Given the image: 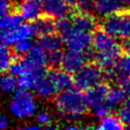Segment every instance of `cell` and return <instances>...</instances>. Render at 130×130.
<instances>
[{"mask_svg": "<svg viewBox=\"0 0 130 130\" xmlns=\"http://www.w3.org/2000/svg\"><path fill=\"white\" fill-rule=\"evenodd\" d=\"M57 111L66 119H76L87 113L88 105L79 89H64L53 98Z\"/></svg>", "mask_w": 130, "mask_h": 130, "instance_id": "obj_1", "label": "cell"}, {"mask_svg": "<svg viewBox=\"0 0 130 130\" xmlns=\"http://www.w3.org/2000/svg\"><path fill=\"white\" fill-rule=\"evenodd\" d=\"M118 44L115 42L113 36L108 34L101 25H99L93 31H92V42L91 47L94 52H103L106 50H109Z\"/></svg>", "mask_w": 130, "mask_h": 130, "instance_id": "obj_13", "label": "cell"}, {"mask_svg": "<svg viewBox=\"0 0 130 130\" xmlns=\"http://www.w3.org/2000/svg\"><path fill=\"white\" fill-rule=\"evenodd\" d=\"M104 70L93 61L84 64L73 75V83L79 90H87L103 81Z\"/></svg>", "mask_w": 130, "mask_h": 130, "instance_id": "obj_5", "label": "cell"}, {"mask_svg": "<svg viewBox=\"0 0 130 130\" xmlns=\"http://www.w3.org/2000/svg\"><path fill=\"white\" fill-rule=\"evenodd\" d=\"M43 9V0H22L18 4V12L22 15L23 19H36Z\"/></svg>", "mask_w": 130, "mask_h": 130, "instance_id": "obj_16", "label": "cell"}, {"mask_svg": "<svg viewBox=\"0 0 130 130\" xmlns=\"http://www.w3.org/2000/svg\"><path fill=\"white\" fill-rule=\"evenodd\" d=\"M91 32L83 31L81 29L73 26L69 31L62 36L63 42L68 48V50L78 51V52H86L91 46L92 35Z\"/></svg>", "mask_w": 130, "mask_h": 130, "instance_id": "obj_6", "label": "cell"}, {"mask_svg": "<svg viewBox=\"0 0 130 130\" xmlns=\"http://www.w3.org/2000/svg\"><path fill=\"white\" fill-rule=\"evenodd\" d=\"M121 86L124 88L125 92H126L128 95H130V77H129L127 80H125V81L121 84Z\"/></svg>", "mask_w": 130, "mask_h": 130, "instance_id": "obj_31", "label": "cell"}, {"mask_svg": "<svg viewBox=\"0 0 130 130\" xmlns=\"http://www.w3.org/2000/svg\"><path fill=\"white\" fill-rule=\"evenodd\" d=\"M36 121H37V123L40 126H46L47 128H50L51 127V125H50L52 123L51 117H50V115L47 112H44V111L39 112L38 115H37V117H36Z\"/></svg>", "mask_w": 130, "mask_h": 130, "instance_id": "obj_30", "label": "cell"}, {"mask_svg": "<svg viewBox=\"0 0 130 130\" xmlns=\"http://www.w3.org/2000/svg\"><path fill=\"white\" fill-rule=\"evenodd\" d=\"M0 127L1 129H6L8 127V123H7V120L4 116L1 117V122H0Z\"/></svg>", "mask_w": 130, "mask_h": 130, "instance_id": "obj_33", "label": "cell"}, {"mask_svg": "<svg viewBox=\"0 0 130 130\" xmlns=\"http://www.w3.org/2000/svg\"><path fill=\"white\" fill-rule=\"evenodd\" d=\"M94 128L105 129V130H118V129L125 128V125L123 124V122L119 116L109 114V115L103 117L100 124L98 126H95Z\"/></svg>", "mask_w": 130, "mask_h": 130, "instance_id": "obj_20", "label": "cell"}, {"mask_svg": "<svg viewBox=\"0 0 130 130\" xmlns=\"http://www.w3.org/2000/svg\"><path fill=\"white\" fill-rule=\"evenodd\" d=\"M31 48H32V44L29 42V40H23V41H20V42H17L16 44H14L13 48L11 50L17 56L23 57L30 51Z\"/></svg>", "mask_w": 130, "mask_h": 130, "instance_id": "obj_28", "label": "cell"}, {"mask_svg": "<svg viewBox=\"0 0 130 130\" xmlns=\"http://www.w3.org/2000/svg\"><path fill=\"white\" fill-rule=\"evenodd\" d=\"M101 27L114 38L126 40L130 38V7L121 8L110 13L101 20Z\"/></svg>", "mask_w": 130, "mask_h": 130, "instance_id": "obj_2", "label": "cell"}, {"mask_svg": "<svg viewBox=\"0 0 130 130\" xmlns=\"http://www.w3.org/2000/svg\"><path fill=\"white\" fill-rule=\"evenodd\" d=\"M118 116L122 120L125 128L130 129V99L125 100L118 110Z\"/></svg>", "mask_w": 130, "mask_h": 130, "instance_id": "obj_25", "label": "cell"}, {"mask_svg": "<svg viewBox=\"0 0 130 130\" xmlns=\"http://www.w3.org/2000/svg\"><path fill=\"white\" fill-rule=\"evenodd\" d=\"M110 88L108 82H100L94 86L85 90V99L91 113L99 118H103L109 115L113 109V106L108 102L107 94Z\"/></svg>", "mask_w": 130, "mask_h": 130, "instance_id": "obj_3", "label": "cell"}, {"mask_svg": "<svg viewBox=\"0 0 130 130\" xmlns=\"http://www.w3.org/2000/svg\"><path fill=\"white\" fill-rule=\"evenodd\" d=\"M26 70L44 68L48 62V55L41 46H32L30 51L21 58Z\"/></svg>", "mask_w": 130, "mask_h": 130, "instance_id": "obj_11", "label": "cell"}, {"mask_svg": "<svg viewBox=\"0 0 130 130\" xmlns=\"http://www.w3.org/2000/svg\"><path fill=\"white\" fill-rule=\"evenodd\" d=\"M49 71L59 91L68 89L72 85L73 77L70 76V73L66 72L65 70L62 71L59 69H49Z\"/></svg>", "mask_w": 130, "mask_h": 130, "instance_id": "obj_19", "label": "cell"}, {"mask_svg": "<svg viewBox=\"0 0 130 130\" xmlns=\"http://www.w3.org/2000/svg\"><path fill=\"white\" fill-rule=\"evenodd\" d=\"M14 59V54L11 49L5 44H2L1 46V70L2 72H5L9 69L12 61Z\"/></svg>", "mask_w": 130, "mask_h": 130, "instance_id": "obj_23", "label": "cell"}, {"mask_svg": "<svg viewBox=\"0 0 130 130\" xmlns=\"http://www.w3.org/2000/svg\"><path fill=\"white\" fill-rule=\"evenodd\" d=\"M70 17L72 19L74 26L83 31L92 32L100 25L95 17L92 15V13H86V12H81V11L72 9Z\"/></svg>", "mask_w": 130, "mask_h": 130, "instance_id": "obj_12", "label": "cell"}, {"mask_svg": "<svg viewBox=\"0 0 130 130\" xmlns=\"http://www.w3.org/2000/svg\"><path fill=\"white\" fill-rule=\"evenodd\" d=\"M16 84H18V81L14 78L13 74L3 72L1 77V88L4 92L13 91L16 87Z\"/></svg>", "mask_w": 130, "mask_h": 130, "instance_id": "obj_24", "label": "cell"}, {"mask_svg": "<svg viewBox=\"0 0 130 130\" xmlns=\"http://www.w3.org/2000/svg\"><path fill=\"white\" fill-rule=\"evenodd\" d=\"M62 43H63L62 37L59 34L57 35L56 32L41 36L38 38V45L41 46L47 52H53V51L61 50Z\"/></svg>", "mask_w": 130, "mask_h": 130, "instance_id": "obj_17", "label": "cell"}, {"mask_svg": "<svg viewBox=\"0 0 130 130\" xmlns=\"http://www.w3.org/2000/svg\"><path fill=\"white\" fill-rule=\"evenodd\" d=\"M125 93L126 92L121 85H110V88L107 94V100L114 107L120 104L124 100Z\"/></svg>", "mask_w": 130, "mask_h": 130, "instance_id": "obj_22", "label": "cell"}, {"mask_svg": "<svg viewBox=\"0 0 130 130\" xmlns=\"http://www.w3.org/2000/svg\"><path fill=\"white\" fill-rule=\"evenodd\" d=\"M40 125H23V126H20L19 129H22V130H36V129H40Z\"/></svg>", "mask_w": 130, "mask_h": 130, "instance_id": "obj_32", "label": "cell"}, {"mask_svg": "<svg viewBox=\"0 0 130 130\" xmlns=\"http://www.w3.org/2000/svg\"><path fill=\"white\" fill-rule=\"evenodd\" d=\"M73 9L86 12V13H92L94 11V1L93 0H78L76 5L73 7Z\"/></svg>", "mask_w": 130, "mask_h": 130, "instance_id": "obj_29", "label": "cell"}, {"mask_svg": "<svg viewBox=\"0 0 130 130\" xmlns=\"http://www.w3.org/2000/svg\"><path fill=\"white\" fill-rule=\"evenodd\" d=\"M35 35L34 27L31 23H24L19 24L16 27L9 28V29H2L1 31V42L7 46L14 45L17 42L23 40H29L31 36Z\"/></svg>", "mask_w": 130, "mask_h": 130, "instance_id": "obj_8", "label": "cell"}, {"mask_svg": "<svg viewBox=\"0 0 130 130\" xmlns=\"http://www.w3.org/2000/svg\"><path fill=\"white\" fill-rule=\"evenodd\" d=\"M69 6L70 5L65 0H43L44 12L54 18L66 16L67 13L71 11Z\"/></svg>", "mask_w": 130, "mask_h": 130, "instance_id": "obj_14", "label": "cell"}, {"mask_svg": "<svg viewBox=\"0 0 130 130\" xmlns=\"http://www.w3.org/2000/svg\"><path fill=\"white\" fill-rule=\"evenodd\" d=\"M62 58H63V53L61 52V50L49 52L48 62H47L49 69H59L61 67Z\"/></svg>", "mask_w": 130, "mask_h": 130, "instance_id": "obj_27", "label": "cell"}, {"mask_svg": "<svg viewBox=\"0 0 130 130\" xmlns=\"http://www.w3.org/2000/svg\"><path fill=\"white\" fill-rule=\"evenodd\" d=\"M106 76L109 80L116 81L119 85L127 80L130 77V55L120 56L113 67L105 72V77Z\"/></svg>", "mask_w": 130, "mask_h": 130, "instance_id": "obj_9", "label": "cell"}, {"mask_svg": "<svg viewBox=\"0 0 130 130\" xmlns=\"http://www.w3.org/2000/svg\"><path fill=\"white\" fill-rule=\"evenodd\" d=\"M123 4H130V0H120Z\"/></svg>", "mask_w": 130, "mask_h": 130, "instance_id": "obj_35", "label": "cell"}, {"mask_svg": "<svg viewBox=\"0 0 130 130\" xmlns=\"http://www.w3.org/2000/svg\"><path fill=\"white\" fill-rule=\"evenodd\" d=\"M73 26H74V24L72 22L71 17L68 18L67 16H63V17L58 18L56 21V29H57V32L61 37L63 35H65L67 31H69Z\"/></svg>", "mask_w": 130, "mask_h": 130, "instance_id": "obj_26", "label": "cell"}, {"mask_svg": "<svg viewBox=\"0 0 130 130\" xmlns=\"http://www.w3.org/2000/svg\"><path fill=\"white\" fill-rule=\"evenodd\" d=\"M92 57H93V52L89 50L86 52L68 50L67 52L63 53L61 68L68 73L74 74L84 65V62L86 60L90 59L92 61Z\"/></svg>", "mask_w": 130, "mask_h": 130, "instance_id": "obj_7", "label": "cell"}, {"mask_svg": "<svg viewBox=\"0 0 130 130\" xmlns=\"http://www.w3.org/2000/svg\"><path fill=\"white\" fill-rule=\"evenodd\" d=\"M65 1L70 5V7H74L76 5V3H77L78 0H65Z\"/></svg>", "mask_w": 130, "mask_h": 130, "instance_id": "obj_34", "label": "cell"}, {"mask_svg": "<svg viewBox=\"0 0 130 130\" xmlns=\"http://www.w3.org/2000/svg\"><path fill=\"white\" fill-rule=\"evenodd\" d=\"M35 91L42 99H52L58 92V88L50 74L49 69L45 71L36 81L35 83Z\"/></svg>", "mask_w": 130, "mask_h": 130, "instance_id": "obj_10", "label": "cell"}, {"mask_svg": "<svg viewBox=\"0 0 130 130\" xmlns=\"http://www.w3.org/2000/svg\"><path fill=\"white\" fill-rule=\"evenodd\" d=\"M22 19H23V17L18 11H13V12L6 13V14L2 15L1 29H9V28L16 27L19 24H21Z\"/></svg>", "mask_w": 130, "mask_h": 130, "instance_id": "obj_21", "label": "cell"}, {"mask_svg": "<svg viewBox=\"0 0 130 130\" xmlns=\"http://www.w3.org/2000/svg\"><path fill=\"white\" fill-rule=\"evenodd\" d=\"M31 25L34 27L35 35L38 37L53 34L57 31L56 29V21L54 20V17L48 15V14H43L39 15L36 19L32 20Z\"/></svg>", "mask_w": 130, "mask_h": 130, "instance_id": "obj_15", "label": "cell"}, {"mask_svg": "<svg viewBox=\"0 0 130 130\" xmlns=\"http://www.w3.org/2000/svg\"><path fill=\"white\" fill-rule=\"evenodd\" d=\"M9 110L13 116L19 119L31 117L36 111V101L27 88L16 89L9 103Z\"/></svg>", "mask_w": 130, "mask_h": 130, "instance_id": "obj_4", "label": "cell"}, {"mask_svg": "<svg viewBox=\"0 0 130 130\" xmlns=\"http://www.w3.org/2000/svg\"><path fill=\"white\" fill-rule=\"evenodd\" d=\"M120 0H94V11L100 16H106L122 8Z\"/></svg>", "mask_w": 130, "mask_h": 130, "instance_id": "obj_18", "label": "cell"}]
</instances>
